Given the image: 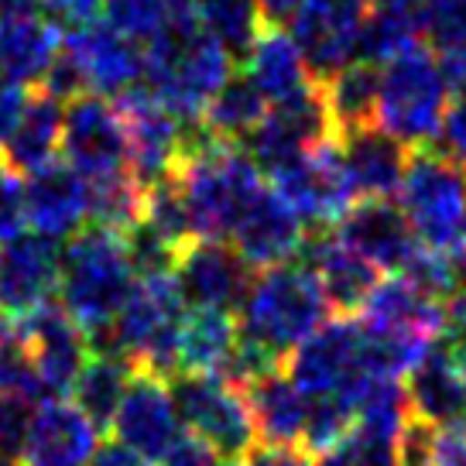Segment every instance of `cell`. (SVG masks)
<instances>
[{
	"label": "cell",
	"mask_w": 466,
	"mask_h": 466,
	"mask_svg": "<svg viewBox=\"0 0 466 466\" xmlns=\"http://www.w3.org/2000/svg\"><path fill=\"white\" fill-rule=\"evenodd\" d=\"M175 182L189 206L196 240H230L233 227L261 196V168L240 145L213 141L196 124L189 147L175 165Z\"/></svg>",
	"instance_id": "1"
},
{
	"label": "cell",
	"mask_w": 466,
	"mask_h": 466,
	"mask_svg": "<svg viewBox=\"0 0 466 466\" xmlns=\"http://www.w3.org/2000/svg\"><path fill=\"white\" fill-rule=\"evenodd\" d=\"M230 76L233 56L213 42L192 15L147 42L145 89L182 124H199L206 106L230 83Z\"/></svg>",
	"instance_id": "2"
},
{
	"label": "cell",
	"mask_w": 466,
	"mask_h": 466,
	"mask_svg": "<svg viewBox=\"0 0 466 466\" xmlns=\"http://www.w3.org/2000/svg\"><path fill=\"white\" fill-rule=\"evenodd\" d=\"M186 322V299L175 275L137 278L131 299L116 312L110 326L89 336L93 353H116L131 360L134 370L175 378L178 374V336Z\"/></svg>",
	"instance_id": "3"
},
{
	"label": "cell",
	"mask_w": 466,
	"mask_h": 466,
	"mask_svg": "<svg viewBox=\"0 0 466 466\" xmlns=\"http://www.w3.org/2000/svg\"><path fill=\"white\" fill-rule=\"evenodd\" d=\"M137 285L127 233L86 227L62 250L58 306L66 309L86 333H96L116 319Z\"/></svg>",
	"instance_id": "4"
},
{
	"label": "cell",
	"mask_w": 466,
	"mask_h": 466,
	"mask_svg": "<svg viewBox=\"0 0 466 466\" xmlns=\"http://www.w3.org/2000/svg\"><path fill=\"white\" fill-rule=\"evenodd\" d=\"M329 299L309 264H281L254 278L240 306L237 326L264 353L285 364L295 347H302L329 316Z\"/></svg>",
	"instance_id": "5"
},
{
	"label": "cell",
	"mask_w": 466,
	"mask_h": 466,
	"mask_svg": "<svg viewBox=\"0 0 466 466\" xmlns=\"http://www.w3.org/2000/svg\"><path fill=\"white\" fill-rule=\"evenodd\" d=\"M450 110V86L439 58L422 45L408 48L380 69L378 124L401 145L425 151L436 145L439 127Z\"/></svg>",
	"instance_id": "6"
},
{
	"label": "cell",
	"mask_w": 466,
	"mask_h": 466,
	"mask_svg": "<svg viewBox=\"0 0 466 466\" xmlns=\"http://www.w3.org/2000/svg\"><path fill=\"white\" fill-rule=\"evenodd\" d=\"M285 374L309 401L339 398L357 415L370 384H378L364 360V322H357L353 316L322 322L302 347H295L285 357Z\"/></svg>",
	"instance_id": "7"
},
{
	"label": "cell",
	"mask_w": 466,
	"mask_h": 466,
	"mask_svg": "<svg viewBox=\"0 0 466 466\" xmlns=\"http://www.w3.org/2000/svg\"><path fill=\"white\" fill-rule=\"evenodd\" d=\"M398 206L422 248L452 250L466 223V168L439 151H415L408 161Z\"/></svg>",
	"instance_id": "8"
},
{
	"label": "cell",
	"mask_w": 466,
	"mask_h": 466,
	"mask_svg": "<svg viewBox=\"0 0 466 466\" xmlns=\"http://www.w3.org/2000/svg\"><path fill=\"white\" fill-rule=\"evenodd\" d=\"M182 429L209 450L240 463L258 446V425L250 415L248 394L219 374H175L168 380Z\"/></svg>",
	"instance_id": "9"
},
{
	"label": "cell",
	"mask_w": 466,
	"mask_h": 466,
	"mask_svg": "<svg viewBox=\"0 0 466 466\" xmlns=\"http://www.w3.org/2000/svg\"><path fill=\"white\" fill-rule=\"evenodd\" d=\"M339 141L336 124L329 114V103L319 83L295 93L289 100L271 103L264 120L254 127L248 137V155L261 172H278L281 165H289L299 155H309L316 147Z\"/></svg>",
	"instance_id": "10"
},
{
	"label": "cell",
	"mask_w": 466,
	"mask_h": 466,
	"mask_svg": "<svg viewBox=\"0 0 466 466\" xmlns=\"http://www.w3.org/2000/svg\"><path fill=\"white\" fill-rule=\"evenodd\" d=\"M62 155L86 182H103L131 172V145L120 106L103 96H79L66 103L62 124Z\"/></svg>",
	"instance_id": "11"
},
{
	"label": "cell",
	"mask_w": 466,
	"mask_h": 466,
	"mask_svg": "<svg viewBox=\"0 0 466 466\" xmlns=\"http://www.w3.org/2000/svg\"><path fill=\"white\" fill-rule=\"evenodd\" d=\"M275 192L295 209V217L312 227H329L347 217L353 206V186L343 168V155H339V141L316 147L309 155L291 158L271 172Z\"/></svg>",
	"instance_id": "12"
},
{
	"label": "cell",
	"mask_w": 466,
	"mask_h": 466,
	"mask_svg": "<svg viewBox=\"0 0 466 466\" xmlns=\"http://www.w3.org/2000/svg\"><path fill=\"white\" fill-rule=\"evenodd\" d=\"M364 17V0H302L291 15L289 35L316 83L360 58Z\"/></svg>",
	"instance_id": "13"
},
{
	"label": "cell",
	"mask_w": 466,
	"mask_h": 466,
	"mask_svg": "<svg viewBox=\"0 0 466 466\" xmlns=\"http://www.w3.org/2000/svg\"><path fill=\"white\" fill-rule=\"evenodd\" d=\"M62 56L73 62L83 79V89L93 96H124L141 86L145 79V56L134 38L116 31L110 21H93L86 28H76L62 42Z\"/></svg>",
	"instance_id": "14"
},
{
	"label": "cell",
	"mask_w": 466,
	"mask_h": 466,
	"mask_svg": "<svg viewBox=\"0 0 466 466\" xmlns=\"http://www.w3.org/2000/svg\"><path fill=\"white\" fill-rule=\"evenodd\" d=\"M15 326L21 339L28 343V353L31 360H35L38 380H42L45 401L73 394L83 367L93 357L86 329L58 302H48L35 316H28L25 322H15Z\"/></svg>",
	"instance_id": "15"
},
{
	"label": "cell",
	"mask_w": 466,
	"mask_h": 466,
	"mask_svg": "<svg viewBox=\"0 0 466 466\" xmlns=\"http://www.w3.org/2000/svg\"><path fill=\"white\" fill-rule=\"evenodd\" d=\"M120 114L127 124V145H131V175L141 186L161 182L175 172V165L182 161L186 147H189V127L196 124H182L172 110H165L145 83L131 93H124L120 100Z\"/></svg>",
	"instance_id": "16"
},
{
	"label": "cell",
	"mask_w": 466,
	"mask_h": 466,
	"mask_svg": "<svg viewBox=\"0 0 466 466\" xmlns=\"http://www.w3.org/2000/svg\"><path fill=\"white\" fill-rule=\"evenodd\" d=\"M62 248L42 233L0 244V316L25 322L58 295Z\"/></svg>",
	"instance_id": "17"
},
{
	"label": "cell",
	"mask_w": 466,
	"mask_h": 466,
	"mask_svg": "<svg viewBox=\"0 0 466 466\" xmlns=\"http://www.w3.org/2000/svg\"><path fill=\"white\" fill-rule=\"evenodd\" d=\"M175 285L186 306L240 312L254 275L230 240H192L175 261Z\"/></svg>",
	"instance_id": "18"
},
{
	"label": "cell",
	"mask_w": 466,
	"mask_h": 466,
	"mask_svg": "<svg viewBox=\"0 0 466 466\" xmlns=\"http://www.w3.org/2000/svg\"><path fill=\"white\" fill-rule=\"evenodd\" d=\"M110 432L127 450L141 452L151 463H161L186 439L168 380L137 370L127 394H124V401L116 408Z\"/></svg>",
	"instance_id": "19"
},
{
	"label": "cell",
	"mask_w": 466,
	"mask_h": 466,
	"mask_svg": "<svg viewBox=\"0 0 466 466\" xmlns=\"http://www.w3.org/2000/svg\"><path fill=\"white\" fill-rule=\"evenodd\" d=\"M411 419L436 429L466 425V347L442 333L405 378Z\"/></svg>",
	"instance_id": "20"
},
{
	"label": "cell",
	"mask_w": 466,
	"mask_h": 466,
	"mask_svg": "<svg viewBox=\"0 0 466 466\" xmlns=\"http://www.w3.org/2000/svg\"><path fill=\"white\" fill-rule=\"evenodd\" d=\"M336 237L353 254H360L378 271L401 275L408 261L419 254V237L411 230L401 206L391 199H360L347 209V217L336 223Z\"/></svg>",
	"instance_id": "21"
},
{
	"label": "cell",
	"mask_w": 466,
	"mask_h": 466,
	"mask_svg": "<svg viewBox=\"0 0 466 466\" xmlns=\"http://www.w3.org/2000/svg\"><path fill=\"white\" fill-rule=\"evenodd\" d=\"M96 450L100 429L89 422L86 411L76 401L52 398L35 408L17 460L21 466H89Z\"/></svg>",
	"instance_id": "22"
},
{
	"label": "cell",
	"mask_w": 466,
	"mask_h": 466,
	"mask_svg": "<svg viewBox=\"0 0 466 466\" xmlns=\"http://www.w3.org/2000/svg\"><path fill=\"white\" fill-rule=\"evenodd\" d=\"M230 244L250 268H281L306 248V223L275 189H261V196L233 227Z\"/></svg>",
	"instance_id": "23"
},
{
	"label": "cell",
	"mask_w": 466,
	"mask_h": 466,
	"mask_svg": "<svg viewBox=\"0 0 466 466\" xmlns=\"http://www.w3.org/2000/svg\"><path fill=\"white\" fill-rule=\"evenodd\" d=\"M28 178V217L48 240H73L89 223V182L66 161H52Z\"/></svg>",
	"instance_id": "24"
},
{
	"label": "cell",
	"mask_w": 466,
	"mask_h": 466,
	"mask_svg": "<svg viewBox=\"0 0 466 466\" xmlns=\"http://www.w3.org/2000/svg\"><path fill=\"white\" fill-rule=\"evenodd\" d=\"M339 155H343V168H347V178L353 186V196L388 199L405 182L411 147L401 145L380 124H374V127L339 137Z\"/></svg>",
	"instance_id": "25"
},
{
	"label": "cell",
	"mask_w": 466,
	"mask_h": 466,
	"mask_svg": "<svg viewBox=\"0 0 466 466\" xmlns=\"http://www.w3.org/2000/svg\"><path fill=\"white\" fill-rule=\"evenodd\" d=\"M364 322L391 333H411L425 339H439L450 329V306L425 295L405 275L380 278L370 302L364 306Z\"/></svg>",
	"instance_id": "26"
},
{
	"label": "cell",
	"mask_w": 466,
	"mask_h": 466,
	"mask_svg": "<svg viewBox=\"0 0 466 466\" xmlns=\"http://www.w3.org/2000/svg\"><path fill=\"white\" fill-rule=\"evenodd\" d=\"M306 250H309V268L319 278L329 306H333L336 312H343V316L364 312L374 289L380 285L378 268L370 261H364L360 254H353L336 233L333 237L319 233Z\"/></svg>",
	"instance_id": "27"
},
{
	"label": "cell",
	"mask_w": 466,
	"mask_h": 466,
	"mask_svg": "<svg viewBox=\"0 0 466 466\" xmlns=\"http://www.w3.org/2000/svg\"><path fill=\"white\" fill-rule=\"evenodd\" d=\"M62 124H66V103L45 89L31 93L11 134H7V141H4L0 158L21 175H31L45 165H52L62 151Z\"/></svg>",
	"instance_id": "28"
},
{
	"label": "cell",
	"mask_w": 466,
	"mask_h": 466,
	"mask_svg": "<svg viewBox=\"0 0 466 466\" xmlns=\"http://www.w3.org/2000/svg\"><path fill=\"white\" fill-rule=\"evenodd\" d=\"M62 31L45 15L17 17L11 25H0V79L28 86L45 83L48 69L62 56Z\"/></svg>",
	"instance_id": "29"
},
{
	"label": "cell",
	"mask_w": 466,
	"mask_h": 466,
	"mask_svg": "<svg viewBox=\"0 0 466 466\" xmlns=\"http://www.w3.org/2000/svg\"><path fill=\"white\" fill-rule=\"evenodd\" d=\"M248 405L258 425V436L271 446H299L306 439L309 425V398L295 384L289 374H268L258 384H250Z\"/></svg>",
	"instance_id": "30"
},
{
	"label": "cell",
	"mask_w": 466,
	"mask_h": 466,
	"mask_svg": "<svg viewBox=\"0 0 466 466\" xmlns=\"http://www.w3.org/2000/svg\"><path fill=\"white\" fill-rule=\"evenodd\" d=\"M254 86L264 93L268 103H281L309 89L316 79L309 73L306 58L299 52V45L291 42L289 31L268 28L248 52V73Z\"/></svg>",
	"instance_id": "31"
},
{
	"label": "cell",
	"mask_w": 466,
	"mask_h": 466,
	"mask_svg": "<svg viewBox=\"0 0 466 466\" xmlns=\"http://www.w3.org/2000/svg\"><path fill=\"white\" fill-rule=\"evenodd\" d=\"M240 339L233 312L223 309H192L186 312L178 336V374H219Z\"/></svg>",
	"instance_id": "32"
},
{
	"label": "cell",
	"mask_w": 466,
	"mask_h": 466,
	"mask_svg": "<svg viewBox=\"0 0 466 466\" xmlns=\"http://www.w3.org/2000/svg\"><path fill=\"white\" fill-rule=\"evenodd\" d=\"M329 103V114L336 124V137H347L353 131H364L378 124L380 103V66L370 62H350L339 73L319 83Z\"/></svg>",
	"instance_id": "33"
},
{
	"label": "cell",
	"mask_w": 466,
	"mask_h": 466,
	"mask_svg": "<svg viewBox=\"0 0 466 466\" xmlns=\"http://www.w3.org/2000/svg\"><path fill=\"white\" fill-rule=\"evenodd\" d=\"M134 374L137 370H134L131 360H124L116 353H93L89 364L83 367V374L73 388V398L100 432H106L114 425L116 408L131 388Z\"/></svg>",
	"instance_id": "34"
},
{
	"label": "cell",
	"mask_w": 466,
	"mask_h": 466,
	"mask_svg": "<svg viewBox=\"0 0 466 466\" xmlns=\"http://www.w3.org/2000/svg\"><path fill=\"white\" fill-rule=\"evenodd\" d=\"M196 25L230 56L248 58L254 42L268 31L261 0H192Z\"/></svg>",
	"instance_id": "35"
},
{
	"label": "cell",
	"mask_w": 466,
	"mask_h": 466,
	"mask_svg": "<svg viewBox=\"0 0 466 466\" xmlns=\"http://www.w3.org/2000/svg\"><path fill=\"white\" fill-rule=\"evenodd\" d=\"M268 114V100L264 93L248 76H230V83L219 89L213 103L206 106L203 114V131L213 137V141H227V145H237L240 137H250L254 127L264 120Z\"/></svg>",
	"instance_id": "36"
},
{
	"label": "cell",
	"mask_w": 466,
	"mask_h": 466,
	"mask_svg": "<svg viewBox=\"0 0 466 466\" xmlns=\"http://www.w3.org/2000/svg\"><path fill=\"white\" fill-rule=\"evenodd\" d=\"M141 227L155 233L158 240H165L172 250L189 248L196 240V230H192V217L189 206L182 199V189L175 182V175L161 178V182H151L145 186V209H141Z\"/></svg>",
	"instance_id": "37"
},
{
	"label": "cell",
	"mask_w": 466,
	"mask_h": 466,
	"mask_svg": "<svg viewBox=\"0 0 466 466\" xmlns=\"http://www.w3.org/2000/svg\"><path fill=\"white\" fill-rule=\"evenodd\" d=\"M189 15L192 0H106V21L134 42H155Z\"/></svg>",
	"instance_id": "38"
},
{
	"label": "cell",
	"mask_w": 466,
	"mask_h": 466,
	"mask_svg": "<svg viewBox=\"0 0 466 466\" xmlns=\"http://www.w3.org/2000/svg\"><path fill=\"white\" fill-rule=\"evenodd\" d=\"M28 227V178L0 158V244L25 237Z\"/></svg>",
	"instance_id": "39"
},
{
	"label": "cell",
	"mask_w": 466,
	"mask_h": 466,
	"mask_svg": "<svg viewBox=\"0 0 466 466\" xmlns=\"http://www.w3.org/2000/svg\"><path fill=\"white\" fill-rule=\"evenodd\" d=\"M422 35L439 52L466 45V0H422Z\"/></svg>",
	"instance_id": "40"
},
{
	"label": "cell",
	"mask_w": 466,
	"mask_h": 466,
	"mask_svg": "<svg viewBox=\"0 0 466 466\" xmlns=\"http://www.w3.org/2000/svg\"><path fill=\"white\" fill-rule=\"evenodd\" d=\"M31 415H35V401L21 394H0V452L21 456Z\"/></svg>",
	"instance_id": "41"
},
{
	"label": "cell",
	"mask_w": 466,
	"mask_h": 466,
	"mask_svg": "<svg viewBox=\"0 0 466 466\" xmlns=\"http://www.w3.org/2000/svg\"><path fill=\"white\" fill-rule=\"evenodd\" d=\"M106 11V0H42V15L58 28H86Z\"/></svg>",
	"instance_id": "42"
},
{
	"label": "cell",
	"mask_w": 466,
	"mask_h": 466,
	"mask_svg": "<svg viewBox=\"0 0 466 466\" xmlns=\"http://www.w3.org/2000/svg\"><path fill=\"white\" fill-rule=\"evenodd\" d=\"M436 151L446 155L450 161H456L460 168H466V100L450 103L446 120H442V127H439Z\"/></svg>",
	"instance_id": "43"
},
{
	"label": "cell",
	"mask_w": 466,
	"mask_h": 466,
	"mask_svg": "<svg viewBox=\"0 0 466 466\" xmlns=\"http://www.w3.org/2000/svg\"><path fill=\"white\" fill-rule=\"evenodd\" d=\"M161 466H237V463L227 460V456H219L217 450H209L206 442L189 436V439H182V442L161 460Z\"/></svg>",
	"instance_id": "44"
},
{
	"label": "cell",
	"mask_w": 466,
	"mask_h": 466,
	"mask_svg": "<svg viewBox=\"0 0 466 466\" xmlns=\"http://www.w3.org/2000/svg\"><path fill=\"white\" fill-rule=\"evenodd\" d=\"M237 466H312V460H309V452L299 450V446H271V442H258V446H254Z\"/></svg>",
	"instance_id": "45"
},
{
	"label": "cell",
	"mask_w": 466,
	"mask_h": 466,
	"mask_svg": "<svg viewBox=\"0 0 466 466\" xmlns=\"http://www.w3.org/2000/svg\"><path fill=\"white\" fill-rule=\"evenodd\" d=\"M436 466H466V425L436 429Z\"/></svg>",
	"instance_id": "46"
},
{
	"label": "cell",
	"mask_w": 466,
	"mask_h": 466,
	"mask_svg": "<svg viewBox=\"0 0 466 466\" xmlns=\"http://www.w3.org/2000/svg\"><path fill=\"white\" fill-rule=\"evenodd\" d=\"M439 69L446 76V86L456 100H466V45L439 52Z\"/></svg>",
	"instance_id": "47"
},
{
	"label": "cell",
	"mask_w": 466,
	"mask_h": 466,
	"mask_svg": "<svg viewBox=\"0 0 466 466\" xmlns=\"http://www.w3.org/2000/svg\"><path fill=\"white\" fill-rule=\"evenodd\" d=\"M25 100H28V96H25V86L0 79V151H4V141H7V134L15 127V120H17V114H21Z\"/></svg>",
	"instance_id": "48"
},
{
	"label": "cell",
	"mask_w": 466,
	"mask_h": 466,
	"mask_svg": "<svg viewBox=\"0 0 466 466\" xmlns=\"http://www.w3.org/2000/svg\"><path fill=\"white\" fill-rule=\"evenodd\" d=\"M89 466H155V463H151V460H145L141 452L127 450L124 442L106 439V442H100V450L93 452Z\"/></svg>",
	"instance_id": "49"
},
{
	"label": "cell",
	"mask_w": 466,
	"mask_h": 466,
	"mask_svg": "<svg viewBox=\"0 0 466 466\" xmlns=\"http://www.w3.org/2000/svg\"><path fill=\"white\" fill-rule=\"evenodd\" d=\"M446 333H450L460 347H466V289H460L450 299V329H446Z\"/></svg>",
	"instance_id": "50"
},
{
	"label": "cell",
	"mask_w": 466,
	"mask_h": 466,
	"mask_svg": "<svg viewBox=\"0 0 466 466\" xmlns=\"http://www.w3.org/2000/svg\"><path fill=\"white\" fill-rule=\"evenodd\" d=\"M42 15V0H0V25H11L17 17Z\"/></svg>",
	"instance_id": "51"
},
{
	"label": "cell",
	"mask_w": 466,
	"mask_h": 466,
	"mask_svg": "<svg viewBox=\"0 0 466 466\" xmlns=\"http://www.w3.org/2000/svg\"><path fill=\"white\" fill-rule=\"evenodd\" d=\"M264 7V17H268V25L278 28V25H289L291 15L302 7V0H261Z\"/></svg>",
	"instance_id": "52"
},
{
	"label": "cell",
	"mask_w": 466,
	"mask_h": 466,
	"mask_svg": "<svg viewBox=\"0 0 466 466\" xmlns=\"http://www.w3.org/2000/svg\"><path fill=\"white\" fill-rule=\"evenodd\" d=\"M319 466H353V463L343 456V450H333V452H326V456H322Z\"/></svg>",
	"instance_id": "53"
},
{
	"label": "cell",
	"mask_w": 466,
	"mask_h": 466,
	"mask_svg": "<svg viewBox=\"0 0 466 466\" xmlns=\"http://www.w3.org/2000/svg\"><path fill=\"white\" fill-rule=\"evenodd\" d=\"M0 466H21L17 456H7V452H0Z\"/></svg>",
	"instance_id": "54"
},
{
	"label": "cell",
	"mask_w": 466,
	"mask_h": 466,
	"mask_svg": "<svg viewBox=\"0 0 466 466\" xmlns=\"http://www.w3.org/2000/svg\"><path fill=\"white\" fill-rule=\"evenodd\" d=\"M7 336V322H4V316H0V339Z\"/></svg>",
	"instance_id": "55"
}]
</instances>
